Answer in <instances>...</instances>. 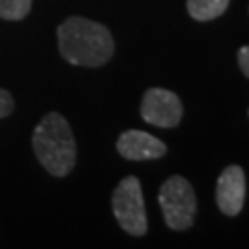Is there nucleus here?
<instances>
[{
  "label": "nucleus",
  "mask_w": 249,
  "mask_h": 249,
  "mask_svg": "<svg viewBox=\"0 0 249 249\" xmlns=\"http://www.w3.org/2000/svg\"><path fill=\"white\" fill-rule=\"evenodd\" d=\"M61 55L76 67H102L115 52V41L104 24L83 17H71L57 28Z\"/></svg>",
  "instance_id": "nucleus-1"
},
{
  "label": "nucleus",
  "mask_w": 249,
  "mask_h": 249,
  "mask_svg": "<svg viewBox=\"0 0 249 249\" xmlns=\"http://www.w3.org/2000/svg\"><path fill=\"white\" fill-rule=\"evenodd\" d=\"M238 63H240L242 72L249 78V46H242L238 50Z\"/></svg>",
  "instance_id": "nucleus-11"
},
{
  "label": "nucleus",
  "mask_w": 249,
  "mask_h": 249,
  "mask_svg": "<svg viewBox=\"0 0 249 249\" xmlns=\"http://www.w3.org/2000/svg\"><path fill=\"white\" fill-rule=\"evenodd\" d=\"M113 214L125 232L142 236L148 231L146 207H144L141 181L133 176L124 178L113 192Z\"/></svg>",
  "instance_id": "nucleus-4"
},
{
  "label": "nucleus",
  "mask_w": 249,
  "mask_h": 249,
  "mask_svg": "<svg viewBox=\"0 0 249 249\" xmlns=\"http://www.w3.org/2000/svg\"><path fill=\"white\" fill-rule=\"evenodd\" d=\"M141 115L151 125L157 127H176L183 116V106L178 94L172 90L153 87L144 92L141 104Z\"/></svg>",
  "instance_id": "nucleus-5"
},
{
  "label": "nucleus",
  "mask_w": 249,
  "mask_h": 249,
  "mask_svg": "<svg viewBox=\"0 0 249 249\" xmlns=\"http://www.w3.org/2000/svg\"><path fill=\"white\" fill-rule=\"evenodd\" d=\"M32 9V0H0V18L22 20Z\"/></svg>",
  "instance_id": "nucleus-9"
},
{
  "label": "nucleus",
  "mask_w": 249,
  "mask_h": 249,
  "mask_svg": "<svg viewBox=\"0 0 249 249\" xmlns=\"http://www.w3.org/2000/svg\"><path fill=\"white\" fill-rule=\"evenodd\" d=\"M246 199V178L240 166H227L216 185V201L223 214L236 216Z\"/></svg>",
  "instance_id": "nucleus-6"
},
{
  "label": "nucleus",
  "mask_w": 249,
  "mask_h": 249,
  "mask_svg": "<svg viewBox=\"0 0 249 249\" xmlns=\"http://www.w3.org/2000/svg\"><path fill=\"white\" fill-rule=\"evenodd\" d=\"M32 146L41 166L55 178L69 176L76 164V141L67 118L59 113L48 115L37 124Z\"/></svg>",
  "instance_id": "nucleus-2"
},
{
  "label": "nucleus",
  "mask_w": 249,
  "mask_h": 249,
  "mask_svg": "<svg viewBox=\"0 0 249 249\" xmlns=\"http://www.w3.org/2000/svg\"><path fill=\"white\" fill-rule=\"evenodd\" d=\"M229 6V0H188L187 8L190 17L196 20H213L220 17Z\"/></svg>",
  "instance_id": "nucleus-8"
},
{
  "label": "nucleus",
  "mask_w": 249,
  "mask_h": 249,
  "mask_svg": "<svg viewBox=\"0 0 249 249\" xmlns=\"http://www.w3.org/2000/svg\"><path fill=\"white\" fill-rule=\"evenodd\" d=\"M118 153L129 160H148L159 159L166 153V144L159 141L157 137L141 131V129H129L118 137L116 141Z\"/></svg>",
  "instance_id": "nucleus-7"
},
{
  "label": "nucleus",
  "mask_w": 249,
  "mask_h": 249,
  "mask_svg": "<svg viewBox=\"0 0 249 249\" xmlns=\"http://www.w3.org/2000/svg\"><path fill=\"white\" fill-rule=\"evenodd\" d=\"M15 109V104H13V98L6 89H0V118H6L13 113Z\"/></svg>",
  "instance_id": "nucleus-10"
},
{
  "label": "nucleus",
  "mask_w": 249,
  "mask_h": 249,
  "mask_svg": "<svg viewBox=\"0 0 249 249\" xmlns=\"http://www.w3.org/2000/svg\"><path fill=\"white\" fill-rule=\"evenodd\" d=\"M159 205L164 222L174 231L188 229L196 216V194L185 178L174 176L160 187Z\"/></svg>",
  "instance_id": "nucleus-3"
}]
</instances>
